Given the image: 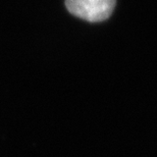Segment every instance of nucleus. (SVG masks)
<instances>
[{"mask_svg":"<svg viewBox=\"0 0 157 157\" xmlns=\"http://www.w3.org/2000/svg\"><path fill=\"white\" fill-rule=\"evenodd\" d=\"M117 0H65L71 14L91 23L103 21L110 17Z\"/></svg>","mask_w":157,"mask_h":157,"instance_id":"1","label":"nucleus"}]
</instances>
